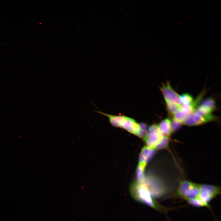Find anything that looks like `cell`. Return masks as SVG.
Instances as JSON below:
<instances>
[{"mask_svg":"<svg viewBox=\"0 0 221 221\" xmlns=\"http://www.w3.org/2000/svg\"><path fill=\"white\" fill-rule=\"evenodd\" d=\"M182 125V122L173 118L171 121V126L172 132L177 130Z\"/></svg>","mask_w":221,"mask_h":221,"instance_id":"13","label":"cell"},{"mask_svg":"<svg viewBox=\"0 0 221 221\" xmlns=\"http://www.w3.org/2000/svg\"><path fill=\"white\" fill-rule=\"evenodd\" d=\"M164 136L158 125L154 124L148 128L144 138L148 147L155 149Z\"/></svg>","mask_w":221,"mask_h":221,"instance_id":"4","label":"cell"},{"mask_svg":"<svg viewBox=\"0 0 221 221\" xmlns=\"http://www.w3.org/2000/svg\"><path fill=\"white\" fill-rule=\"evenodd\" d=\"M169 137L164 136L155 149H162L167 147L169 143Z\"/></svg>","mask_w":221,"mask_h":221,"instance_id":"12","label":"cell"},{"mask_svg":"<svg viewBox=\"0 0 221 221\" xmlns=\"http://www.w3.org/2000/svg\"><path fill=\"white\" fill-rule=\"evenodd\" d=\"M200 105L205 107L213 111L216 108L215 102L214 99L211 97L204 99L201 102Z\"/></svg>","mask_w":221,"mask_h":221,"instance_id":"10","label":"cell"},{"mask_svg":"<svg viewBox=\"0 0 221 221\" xmlns=\"http://www.w3.org/2000/svg\"><path fill=\"white\" fill-rule=\"evenodd\" d=\"M130 192L131 196L135 200L149 206L158 211L166 213L170 209L158 203L150 195L143 183L135 181L131 184Z\"/></svg>","mask_w":221,"mask_h":221,"instance_id":"2","label":"cell"},{"mask_svg":"<svg viewBox=\"0 0 221 221\" xmlns=\"http://www.w3.org/2000/svg\"><path fill=\"white\" fill-rule=\"evenodd\" d=\"M154 152V149L148 146L144 147L140 153L139 165L145 168L147 163L152 157Z\"/></svg>","mask_w":221,"mask_h":221,"instance_id":"7","label":"cell"},{"mask_svg":"<svg viewBox=\"0 0 221 221\" xmlns=\"http://www.w3.org/2000/svg\"><path fill=\"white\" fill-rule=\"evenodd\" d=\"M194 99L192 95L188 93H184L180 95L179 101L181 105L190 104L194 101Z\"/></svg>","mask_w":221,"mask_h":221,"instance_id":"11","label":"cell"},{"mask_svg":"<svg viewBox=\"0 0 221 221\" xmlns=\"http://www.w3.org/2000/svg\"><path fill=\"white\" fill-rule=\"evenodd\" d=\"M159 128L163 135L169 137L172 131L171 126V120L169 118L161 121L158 125Z\"/></svg>","mask_w":221,"mask_h":221,"instance_id":"8","label":"cell"},{"mask_svg":"<svg viewBox=\"0 0 221 221\" xmlns=\"http://www.w3.org/2000/svg\"><path fill=\"white\" fill-rule=\"evenodd\" d=\"M173 195L185 200L193 206L206 207L202 199L201 184L182 180L179 182Z\"/></svg>","mask_w":221,"mask_h":221,"instance_id":"1","label":"cell"},{"mask_svg":"<svg viewBox=\"0 0 221 221\" xmlns=\"http://www.w3.org/2000/svg\"><path fill=\"white\" fill-rule=\"evenodd\" d=\"M154 199H161L168 196L170 192L159 179L152 176L145 177L142 183Z\"/></svg>","mask_w":221,"mask_h":221,"instance_id":"3","label":"cell"},{"mask_svg":"<svg viewBox=\"0 0 221 221\" xmlns=\"http://www.w3.org/2000/svg\"><path fill=\"white\" fill-rule=\"evenodd\" d=\"M216 117L212 114L207 116H204L194 111L185 118L182 124L188 126L200 125L216 120Z\"/></svg>","mask_w":221,"mask_h":221,"instance_id":"5","label":"cell"},{"mask_svg":"<svg viewBox=\"0 0 221 221\" xmlns=\"http://www.w3.org/2000/svg\"><path fill=\"white\" fill-rule=\"evenodd\" d=\"M160 89L163 94L165 101H172L180 104L179 101L180 95L172 88L169 81H167L162 84L160 87Z\"/></svg>","mask_w":221,"mask_h":221,"instance_id":"6","label":"cell"},{"mask_svg":"<svg viewBox=\"0 0 221 221\" xmlns=\"http://www.w3.org/2000/svg\"><path fill=\"white\" fill-rule=\"evenodd\" d=\"M165 102L167 110L172 116L181 109L180 104L171 101H165Z\"/></svg>","mask_w":221,"mask_h":221,"instance_id":"9","label":"cell"}]
</instances>
